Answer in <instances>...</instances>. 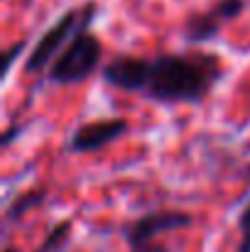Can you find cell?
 Listing matches in <instances>:
<instances>
[{
	"instance_id": "cell-9",
	"label": "cell",
	"mask_w": 250,
	"mask_h": 252,
	"mask_svg": "<svg viewBox=\"0 0 250 252\" xmlns=\"http://www.w3.org/2000/svg\"><path fill=\"white\" fill-rule=\"evenodd\" d=\"M71 230H74L71 218L54 223V225L47 230L44 240L37 245V250L35 252H64L67 248H69V243H71Z\"/></svg>"
},
{
	"instance_id": "cell-10",
	"label": "cell",
	"mask_w": 250,
	"mask_h": 252,
	"mask_svg": "<svg viewBox=\"0 0 250 252\" xmlns=\"http://www.w3.org/2000/svg\"><path fill=\"white\" fill-rule=\"evenodd\" d=\"M236 225H238V233H241V243H238V250L236 252H250V198L248 203L241 208Z\"/></svg>"
},
{
	"instance_id": "cell-13",
	"label": "cell",
	"mask_w": 250,
	"mask_h": 252,
	"mask_svg": "<svg viewBox=\"0 0 250 252\" xmlns=\"http://www.w3.org/2000/svg\"><path fill=\"white\" fill-rule=\"evenodd\" d=\"M2 252H20V250H17V248H12V245H5V250Z\"/></svg>"
},
{
	"instance_id": "cell-2",
	"label": "cell",
	"mask_w": 250,
	"mask_h": 252,
	"mask_svg": "<svg viewBox=\"0 0 250 252\" xmlns=\"http://www.w3.org/2000/svg\"><path fill=\"white\" fill-rule=\"evenodd\" d=\"M96 15H98V2L96 0H88L79 7H69L67 12H62L54 20V25H49L37 37V42L32 44V49H30V54L25 59L22 71L25 74H42L44 69L49 71L54 59L64 52V47L74 39V34L86 25H93Z\"/></svg>"
},
{
	"instance_id": "cell-12",
	"label": "cell",
	"mask_w": 250,
	"mask_h": 252,
	"mask_svg": "<svg viewBox=\"0 0 250 252\" xmlns=\"http://www.w3.org/2000/svg\"><path fill=\"white\" fill-rule=\"evenodd\" d=\"M128 252H172V248L155 240V243H150V245H143V248H135V250H128Z\"/></svg>"
},
{
	"instance_id": "cell-5",
	"label": "cell",
	"mask_w": 250,
	"mask_h": 252,
	"mask_svg": "<svg viewBox=\"0 0 250 252\" xmlns=\"http://www.w3.org/2000/svg\"><path fill=\"white\" fill-rule=\"evenodd\" d=\"M246 12V0H216L206 10L191 12L181 25V39L191 47H201L206 42H214L223 25L241 17Z\"/></svg>"
},
{
	"instance_id": "cell-6",
	"label": "cell",
	"mask_w": 250,
	"mask_h": 252,
	"mask_svg": "<svg viewBox=\"0 0 250 252\" xmlns=\"http://www.w3.org/2000/svg\"><path fill=\"white\" fill-rule=\"evenodd\" d=\"M128 130H130V123L123 115L93 118V120L81 123L79 127H74V132L67 140V150L74 155H91L120 140L123 135H128Z\"/></svg>"
},
{
	"instance_id": "cell-1",
	"label": "cell",
	"mask_w": 250,
	"mask_h": 252,
	"mask_svg": "<svg viewBox=\"0 0 250 252\" xmlns=\"http://www.w3.org/2000/svg\"><path fill=\"white\" fill-rule=\"evenodd\" d=\"M152 59L145 98L162 105H199L226 76L223 59L211 52H162Z\"/></svg>"
},
{
	"instance_id": "cell-8",
	"label": "cell",
	"mask_w": 250,
	"mask_h": 252,
	"mask_svg": "<svg viewBox=\"0 0 250 252\" xmlns=\"http://www.w3.org/2000/svg\"><path fill=\"white\" fill-rule=\"evenodd\" d=\"M47 201V186H32L22 193H17L7 206H5V213H2V220H5V228L12 225V223H20L30 211L39 208L42 203Z\"/></svg>"
},
{
	"instance_id": "cell-7",
	"label": "cell",
	"mask_w": 250,
	"mask_h": 252,
	"mask_svg": "<svg viewBox=\"0 0 250 252\" xmlns=\"http://www.w3.org/2000/svg\"><path fill=\"white\" fill-rule=\"evenodd\" d=\"M150 69H152V59H147V57L118 54L103 64L101 79H103V84H108L110 88H118V91L145 93L147 81H150Z\"/></svg>"
},
{
	"instance_id": "cell-3",
	"label": "cell",
	"mask_w": 250,
	"mask_h": 252,
	"mask_svg": "<svg viewBox=\"0 0 250 252\" xmlns=\"http://www.w3.org/2000/svg\"><path fill=\"white\" fill-rule=\"evenodd\" d=\"M101 59H103V44L98 34L91 32V25H86L54 59V64L47 71V81L54 86H79L88 81L98 69H103Z\"/></svg>"
},
{
	"instance_id": "cell-4",
	"label": "cell",
	"mask_w": 250,
	"mask_h": 252,
	"mask_svg": "<svg viewBox=\"0 0 250 252\" xmlns=\"http://www.w3.org/2000/svg\"><path fill=\"white\" fill-rule=\"evenodd\" d=\"M194 225V216L189 211L181 208H155L147 213H140L130 220H125L120 225V235L128 245V250L143 248L155 243V238L165 235V233H174V230H184Z\"/></svg>"
},
{
	"instance_id": "cell-11",
	"label": "cell",
	"mask_w": 250,
	"mask_h": 252,
	"mask_svg": "<svg viewBox=\"0 0 250 252\" xmlns=\"http://www.w3.org/2000/svg\"><path fill=\"white\" fill-rule=\"evenodd\" d=\"M25 49H27V39H20V42H12V44L2 52V79H7L12 64L17 62V57H20Z\"/></svg>"
}]
</instances>
